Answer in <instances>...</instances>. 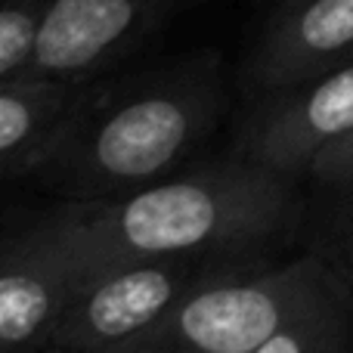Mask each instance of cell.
I'll return each instance as SVG.
<instances>
[{
    "label": "cell",
    "instance_id": "cell-5",
    "mask_svg": "<svg viewBox=\"0 0 353 353\" xmlns=\"http://www.w3.org/2000/svg\"><path fill=\"white\" fill-rule=\"evenodd\" d=\"M353 130V62L298 84L263 90L236 134L232 152L288 176H307L313 159Z\"/></svg>",
    "mask_w": 353,
    "mask_h": 353
},
{
    "label": "cell",
    "instance_id": "cell-11",
    "mask_svg": "<svg viewBox=\"0 0 353 353\" xmlns=\"http://www.w3.org/2000/svg\"><path fill=\"white\" fill-rule=\"evenodd\" d=\"M325 192H329L332 205L325 211L319 242L313 248H319L335 263L338 273L344 276V282H347L353 292V186L325 189Z\"/></svg>",
    "mask_w": 353,
    "mask_h": 353
},
{
    "label": "cell",
    "instance_id": "cell-1",
    "mask_svg": "<svg viewBox=\"0 0 353 353\" xmlns=\"http://www.w3.org/2000/svg\"><path fill=\"white\" fill-rule=\"evenodd\" d=\"M298 176L232 152L174 171L128 195L65 201L47 223L87 270L159 254L257 263L304 223Z\"/></svg>",
    "mask_w": 353,
    "mask_h": 353
},
{
    "label": "cell",
    "instance_id": "cell-4",
    "mask_svg": "<svg viewBox=\"0 0 353 353\" xmlns=\"http://www.w3.org/2000/svg\"><path fill=\"white\" fill-rule=\"evenodd\" d=\"M211 263L195 254H159L93 270L62 310L47 350L130 353Z\"/></svg>",
    "mask_w": 353,
    "mask_h": 353
},
{
    "label": "cell",
    "instance_id": "cell-2",
    "mask_svg": "<svg viewBox=\"0 0 353 353\" xmlns=\"http://www.w3.org/2000/svg\"><path fill=\"white\" fill-rule=\"evenodd\" d=\"M226 105L217 59L87 87L22 180L65 201L128 195L180 171Z\"/></svg>",
    "mask_w": 353,
    "mask_h": 353
},
{
    "label": "cell",
    "instance_id": "cell-8",
    "mask_svg": "<svg viewBox=\"0 0 353 353\" xmlns=\"http://www.w3.org/2000/svg\"><path fill=\"white\" fill-rule=\"evenodd\" d=\"M353 62V0H282L254 56L251 84H298Z\"/></svg>",
    "mask_w": 353,
    "mask_h": 353
},
{
    "label": "cell",
    "instance_id": "cell-3",
    "mask_svg": "<svg viewBox=\"0 0 353 353\" xmlns=\"http://www.w3.org/2000/svg\"><path fill=\"white\" fill-rule=\"evenodd\" d=\"M353 292L319 248L208 270L130 353H350Z\"/></svg>",
    "mask_w": 353,
    "mask_h": 353
},
{
    "label": "cell",
    "instance_id": "cell-12",
    "mask_svg": "<svg viewBox=\"0 0 353 353\" xmlns=\"http://www.w3.org/2000/svg\"><path fill=\"white\" fill-rule=\"evenodd\" d=\"M319 189H344L353 186V130L341 140H335L332 146H325L323 152L313 159L310 171H307Z\"/></svg>",
    "mask_w": 353,
    "mask_h": 353
},
{
    "label": "cell",
    "instance_id": "cell-9",
    "mask_svg": "<svg viewBox=\"0 0 353 353\" xmlns=\"http://www.w3.org/2000/svg\"><path fill=\"white\" fill-rule=\"evenodd\" d=\"M90 81H10L0 84V183L22 180Z\"/></svg>",
    "mask_w": 353,
    "mask_h": 353
},
{
    "label": "cell",
    "instance_id": "cell-10",
    "mask_svg": "<svg viewBox=\"0 0 353 353\" xmlns=\"http://www.w3.org/2000/svg\"><path fill=\"white\" fill-rule=\"evenodd\" d=\"M50 0H0V84L19 78Z\"/></svg>",
    "mask_w": 353,
    "mask_h": 353
},
{
    "label": "cell",
    "instance_id": "cell-7",
    "mask_svg": "<svg viewBox=\"0 0 353 353\" xmlns=\"http://www.w3.org/2000/svg\"><path fill=\"white\" fill-rule=\"evenodd\" d=\"M168 0H50L16 81L84 84L128 53Z\"/></svg>",
    "mask_w": 353,
    "mask_h": 353
},
{
    "label": "cell",
    "instance_id": "cell-6",
    "mask_svg": "<svg viewBox=\"0 0 353 353\" xmlns=\"http://www.w3.org/2000/svg\"><path fill=\"white\" fill-rule=\"evenodd\" d=\"M90 270L47 217L0 245V353L47 350Z\"/></svg>",
    "mask_w": 353,
    "mask_h": 353
}]
</instances>
